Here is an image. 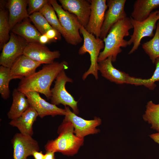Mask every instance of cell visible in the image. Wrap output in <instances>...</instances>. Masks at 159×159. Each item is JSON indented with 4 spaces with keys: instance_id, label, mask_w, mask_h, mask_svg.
I'll list each match as a JSON object with an SVG mask.
<instances>
[{
    "instance_id": "cell-1",
    "label": "cell",
    "mask_w": 159,
    "mask_h": 159,
    "mask_svg": "<svg viewBox=\"0 0 159 159\" xmlns=\"http://www.w3.org/2000/svg\"><path fill=\"white\" fill-rule=\"evenodd\" d=\"M68 68V64L65 61L45 64L39 71L21 80L17 89L24 93L30 92L40 93L50 99L53 82L61 71Z\"/></svg>"
},
{
    "instance_id": "cell-2",
    "label": "cell",
    "mask_w": 159,
    "mask_h": 159,
    "mask_svg": "<svg viewBox=\"0 0 159 159\" xmlns=\"http://www.w3.org/2000/svg\"><path fill=\"white\" fill-rule=\"evenodd\" d=\"M133 28L130 18L127 17L115 24L110 29L106 37L103 40L105 46L98 59L99 62L109 57L112 62L116 61L118 54L122 51L121 47H126L128 41L124 39L130 35L129 31Z\"/></svg>"
},
{
    "instance_id": "cell-3",
    "label": "cell",
    "mask_w": 159,
    "mask_h": 159,
    "mask_svg": "<svg viewBox=\"0 0 159 159\" xmlns=\"http://www.w3.org/2000/svg\"><path fill=\"white\" fill-rule=\"evenodd\" d=\"M59 136L55 139L49 141L45 146L46 151L59 152L64 155L73 156L77 154L84 144V138L77 136L74 133V127L70 122L63 120L59 127Z\"/></svg>"
},
{
    "instance_id": "cell-4",
    "label": "cell",
    "mask_w": 159,
    "mask_h": 159,
    "mask_svg": "<svg viewBox=\"0 0 159 159\" xmlns=\"http://www.w3.org/2000/svg\"><path fill=\"white\" fill-rule=\"evenodd\" d=\"M80 32L83 36L84 41L79 50L78 53L83 55L88 53L90 55V67L83 74L82 79L84 80L88 75L92 74L97 80L98 79V59L101 50L104 48V43L103 39L97 38L89 33L82 26L80 29Z\"/></svg>"
},
{
    "instance_id": "cell-5",
    "label": "cell",
    "mask_w": 159,
    "mask_h": 159,
    "mask_svg": "<svg viewBox=\"0 0 159 159\" xmlns=\"http://www.w3.org/2000/svg\"><path fill=\"white\" fill-rule=\"evenodd\" d=\"M56 13L60 24L66 34L64 39L68 44L76 45L82 41L80 32L82 26L77 16L64 10L56 0H49Z\"/></svg>"
},
{
    "instance_id": "cell-6",
    "label": "cell",
    "mask_w": 159,
    "mask_h": 159,
    "mask_svg": "<svg viewBox=\"0 0 159 159\" xmlns=\"http://www.w3.org/2000/svg\"><path fill=\"white\" fill-rule=\"evenodd\" d=\"M54 82V87L51 90V103L56 105L62 104L70 107L75 114L79 111L77 107L78 101L67 90L65 85L67 82L72 83L73 80L66 74L65 70L61 71L58 75Z\"/></svg>"
},
{
    "instance_id": "cell-7",
    "label": "cell",
    "mask_w": 159,
    "mask_h": 159,
    "mask_svg": "<svg viewBox=\"0 0 159 159\" xmlns=\"http://www.w3.org/2000/svg\"><path fill=\"white\" fill-rule=\"evenodd\" d=\"M157 13V10L152 12L146 19L141 21H136L130 17L133 31L128 43V45L132 44L133 45L128 53L129 54L132 53L138 49L143 38L154 36L153 31L156 29V23L158 20Z\"/></svg>"
},
{
    "instance_id": "cell-8",
    "label": "cell",
    "mask_w": 159,
    "mask_h": 159,
    "mask_svg": "<svg viewBox=\"0 0 159 159\" xmlns=\"http://www.w3.org/2000/svg\"><path fill=\"white\" fill-rule=\"evenodd\" d=\"M28 43L12 32L9 41L3 46L0 56V65L10 68L15 60L23 55Z\"/></svg>"
},
{
    "instance_id": "cell-9",
    "label": "cell",
    "mask_w": 159,
    "mask_h": 159,
    "mask_svg": "<svg viewBox=\"0 0 159 159\" xmlns=\"http://www.w3.org/2000/svg\"><path fill=\"white\" fill-rule=\"evenodd\" d=\"M64 109L66 114L63 120L72 123L74 127V133L77 136L84 138L86 136L97 134L100 132V130L96 128L101 123L100 118L95 117L93 120H86L71 111L68 107L65 106Z\"/></svg>"
},
{
    "instance_id": "cell-10",
    "label": "cell",
    "mask_w": 159,
    "mask_h": 159,
    "mask_svg": "<svg viewBox=\"0 0 159 159\" xmlns=\"http://www.w3.org/2000/svg\"><path fill=\"white\" fill-rule=\"evenodd\" d=\"M126 0H107V10L106 11L104 21L101 29L100 38L103 39L112 26L119 20L126 17L125 10Z\"/></svg>"
},
{
    "instance_id": "cell-11",
    "label": "cell",
    "mask_w": 159,
    "mask_h": 159,
    "mask_svg": "<svg viewBox=\"0 0 159 159\" xmlns=\"http://www.w3.org/2000/svg\"><path fill=\"white\" fill-rule=\"evenodd\" d=\"M91 11L85 29L97 38H100L105 13L107 9L106 0H91Z\"/></svg>"
},
{
    "instance_id": "cell-12",
    "label": "cell",
    "mask_w": 159,
    "mask_h": 159,
    "mask_svg": "<svg viewBox=\"0 0 159 159\" xmlns=\"http://www.w3.org/2000/svg\"><path fill=\"white\" fill-rule=\"evenodd\" d=\"M112 57L98 62V69L104 77L117 84H127L136 85L137 78L115 68L112 64Z\"/></svg>"
},
{
    "instance_id": "cell-13",
    "label": "cell",
    "mask_w": 159,
    "mask_h": 159,
    "mask_svg": "<svg viewBox=\"0 0 159 159\" xmlns=\"http://www.w3.org/2000/svg\"><path fill=\"white\" fill-rule=\"evenodd\" d=\"M14 159H27L33 153L39 150L38 142L32 136L21 133L16 134L12 140Z\"/></svg>"
},
{
    "instance_id": "cell-14",
    "label": "cell",
    "mask_w": 159,
    "mask_h": 159,
    "mask_svg": "<svg viewBox=\"0 0 159 159\" xmlns=\"http://www.w3.org/2000/svg\"><path fill=\"white\" fill-rule=\"evenodd\" d=\"M24 94L30 106L35 110L40 118L48 115L54 117L66 115L64 109L59 108L56 105L47 102L40 96L39 93L30 92Z\"/></svg>"
},
{
    "instance_id": "cell-15",
    "label": "cell",
    "mask_w": 159,
    "mask_h": 159,
    "mask_svg": "<svg viewBox=\"0 0 159 159\" xmlns=\"http://www.w3.org/2000/svg\"><path fill=\"white\" fill-rule=\"evenodd\" d=\"M23 54L42 64H49L58 58L61 54L58 50L51 51L45 45L39 43H28Z\"/></svg>"
},
{
    "instance_id": "cell-16",
    "label": "cell",
    "mask_w": 159,
    "mask_h": 159,
    "mask_svg": "<svg viewBox=\"0 0 159 159\" xmlns=\"http://www.w3.org/2000/svg\"><path fill=\"white\" fill-rule=\"evenodd\" d=\"M63 9L76 16L81 25L85 28L91 11V0H59Z\"/></svg>"
},
{
    "instance_id": "cell-17",
    "label": "cell",
    "mask_w": 159,
    "mask_h": 159,
    "mask_svg": "<svg viewBox=\"0 0 159 159\" xmlns=\"http://www.w3.org/2000/svg\"><path fill=\"white\" fill-rule=\"evenodd\" d=\"M42 64L24 54L14 62L10 69V75L14 79L21 80L36 72V69Z\"/></svg>"
},
{
    "instance_id": "cell-18",
    "label": "cell",
    "mask_w": 159,
    "mask_h": 159,
    "mask_svg": "<svg viewBox=\"0 0 159 159\" xmlns=\"http://www.w3.org/2000/svg\"><path fill=\"white\" fill-rule=\"evenodd\" d=\"M38 116L37 111L30 106L20 117L11 120L9 124L17 127L21 134L32 136L33 133V124Z\"/></svg>"
},
{
    "instance_id": "cell-19",
    "label": "cell",
    "mask_w": 159,
    "mask_h": 159,
    "mask_svg": "<svg viewBox=\"0 0 159 159\" xmlns=\"http://www.w3.org/2000/svg\"><path fill=\"white\" fill-rule=\"evenodd\" d=\"M9 11V29H12L17 24L29 18L26 0H9L7 4Z\"/></svg>"
},
{
    "instance_id": "cell-20",
    "label": "cell",
    "mask_w": 159,
    "mask_h": 159,
    "mask_svg": "<svg viewBox=\"0 0 159 159\" xmlns=\"http://www.w3.org/2000/svg\"><path fill=\"white\" fill-rule=\"evenodd\" d=\"M158 7L159 0H137L134 3L131 17L137 21H143Z\"/></svg>"
},
{
    "instance_id": "cell-21",
    "label": "cell",
    "mask_w": 159,
    "mask_h": 159,
    "mask_svg": "<svg viewBox=\"0 0 159 159\" xmlns=\"http://www.w3.org/2000/svg\"><path fill=\"white\" fill-rule=\"evenodd\" d=\"M11 31L24 39L28 43H39V38L42 35L28 18L16 24Z\"/></svg>"
},
{
    "instance_id": "cell-22",
    "label": "cell",
    "mask_w": 159,
    "mask_h": 159,
    "mask_svg": "<svg viewBox=\"0 0 159 159\" xmlns=\"http://www.w3.org/2000/svg\"><path fill=\"white\" fill-rule=\"evenodd\" d=\"M12 102L7 113L9 119L12 120L20 117L30 106L25 94L15 88L12 92Z\"/></svg>"
},
{
    "instance_id": "cell-23",
    "label": "cell",
    "mask_w": 159,
    "mask_h": 159,
    "mask_svg": "<svg viewBox=\"0 0 159 159\" xmlns=\"http://www.w3.org/2000/svg\"><path fill=\"white\" fill-rule=\"evenodd\" d=\"M144 120L151 125V128L159 133V104H156L151 100L146 106Z\"/></svg>"
},
{
    "instance_id": "cell-24",
    "label": "cell",
    "mask_w": 159,
    "mask_h": 159,
    "mask_svg": "<svg viewBox=\"0 0 159 159\" xmlns=\"http://www.w3.org/2000/svg\"><path fill=\"white\" fill-rule=\"evenodd\" d=\"M39 12L52 27L58 31L65 39L66 36L65 31L60 24L54 9L49 1Z\"/></svg>"
},
{
    "instance_id": "cell-25",
    "label": "cell",
    "mask_w": 159,
    "mask_h": 159,
    "mask_svg": "<svg viewBox=\"0 0 159 159\" xmlns=\"http://www.w3.org/2000/svg\"><path fill=\"white\" fill-rule=\"evenodd\" d=\"M156 29L153 38L142 44L143 49L153 63L159 57V21L157 24Z\"/></svg>"
},
{
    "instance_id": "cell-26",
    "label": "cell",
    "mask_w": 159,
    "mask_h": 159,
    "mask_svg": "<svg viewBox=\"0 0 159 159\" xmlns=\"http://www.w3.org/2000/svg\"><path fill=\"white\" fill-rule=\"evenodd\" d=\"M9 19L6 11L1 6L0 9V49H2L4 45L10 38Z\"/></svg>"
},
{
    "instance_id": "cell-27",
    "label": "cell",
    "mask_w": 159,
    "mask_h": 159,
    "mask_svg": "<svg viewBox=\"0 0 159 159\" xmlns=\"http://www.w3.org/2000/svg\"><path fill=\"white\" fill-rule=\"evenodd\" d=\"M13 79L10 75V68L1 65L0 67V94L4 100L8 99L10 91L9 83Z\"/></svg>"
},
{
    "instance_id": "cell-28",
    "label": "cell",
    "mask_w": 159,
    "mask_h": 159,
    "mask_svg": "<svg viewBox=\"0 0 159 159\" xmlns=\"http://www.w3.org/2000/svg\"><path fill=\"white\" fill-rule=\"evenodd\" d=\"M29 18L42 35L45 34L49 30L53 28L40 12L33 13L29 16Z\"/></svg>"
},
{
    "instance_id": "cell-29",
    "label": "cell",
    "mask_w": 159,
    "mask_h": 159,
    "mask_svg": "<svg viewBox=\"0 0 159 159\" xmlns=\"http://www.w3.org/2000/svg\"><path fill=\"white\" fill-rule=\"evenodd\" d=\"M155 69L152 77L148 79H145L144 86L150 90H153L156 87L155 83L159 82V57L155 61Z\"/></svg>"
},
{
    "instance_id": "cell-30",
    "label": "cell",
    "mask_w": 159,
    "mask_h": 159,
    "mask_svg": "<svg viewBox=\"0 0 159 159\" xmlns=\"http://www.w3.org/2000/svg\"><path fill=\"white\" fill-rule=\"evenodd\" d=\"M27 11L29 15L34 13L39 12L49 2V0H28Z\"/></svg>"
},
{
    "instance_id": "cell-31",
    "label": "cell",
    "mask_w": 159,
    "mask_h": 159,
    "mask_svg": "<svg viewBox=\"0 0 159 159\" xmlns=\"http://www.w3.org/2000/svg\"><path fill=\"white\" fill-rule=\"evenodd\" d=\"M50 41H53L57 39H61V34L57 30L53 28L49 30L46 34Z\"/></svg>"
},
{
    "instance_id": "cell-32",
    "label": "cell",
    "mask_w": 159,
    "mask_h": 159,
    "mask_svg": "<svg viewBox=\"0 0 159 159\" xmlns=\"http://www.w3.org/2000/svg\"><path fill=\"white\" fill-rule=\"evenodd\" d=\"M50 40L46 34L41 35L39 38V43L44 44L49 43Z\"/></svg>"
},
{
    "instance_id": "cell-33",
    "label": "cell",
    "mask_w": 159,
    "mask_h": 159,
    "mask_svg": "<svg viewBox=\"0 0 159 159\" xmlns=\"http://www.w3.org/2000/svg\"><path fill=\"white\" fill-rule=\"evenodd\" d=\"M44 155L42 151H35L33 152L32 156L34 159H44Z\"/></svg>"
},
{
    "instance_id": "cell-34",
    "label": "cell",
    "mask_w": 159,
    "mask_h": 159,
    "mask_svg": "<svg viewBox=\"0 0 159 159\" xmlns=\"http://www.w3.org/2000/svg\"><path fill=\"white\" fill-rule=\"evenodd\" d=\"M55 152L52 151H47L44 155V159H55Z\"/></svg>"
},
{
    "instance_id": "cell-35",
    "label": "cell",
    "mask_w": 159,
    "mask_h": 159,
    "mask_svg": "<svg viewBox=\"0 0 159 159\" xmlns=\"http://www.w3.org/2000/svg\"><path fill=\"white\" fill-rule=\"evenodd\" d=\"M149 136L155 142L159 144V133L152 134Z\"/></svg>"
},
{
    "instance_id": "cell-36",
    "label": "cell",
    "mask_w": 159,
    "mask_h": 159,
    "mask_svg": "<svg viewBox=\"0 0 159 159\" xmlns=\"http://www.w3.org/2000/svg\"><path fill=\"white\" fill-rule=\"evenodd\" d=\"M157 17L158 19V20H159V10H157Z\"/></svg>"
}]
</instances>
